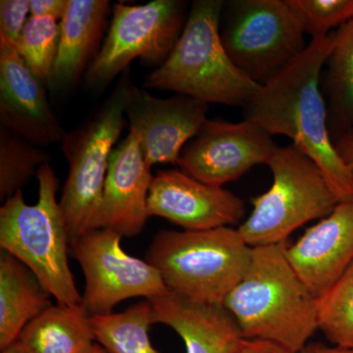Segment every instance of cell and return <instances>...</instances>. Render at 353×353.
<instances>
[{"label":"cell","mask_w":353,"mask_h":353,"mask_svg":"<svg viewBox=\"0 0 353 353\" xmlns=\"http://www.w3.org/2000/svg\"><path fill=\"white\" fill-rule=\"evenodd\" d=\"M333 48V32L314 39L243 108V117L270 136L288 137L321 169L341 201L353 199V179L336 152L320 78Z\"/></svg>","instance_id":"6da1fadb"},{"label":"cell","mask_w":353,"mask_h":353,"mask_svg":"<svg viewBox=\"0 0 353 353\" xmlns=\"http://www.w3.org/2000/svg\"><path fill=\"white\" fill-rule=\"evenodd\" d=\"M288 241L252 248L245 275L223 305L248 340L270 341L297 353L318 330L317 297L287 259Z\"/></svg>","instance_id":"7a4b0ae2"},{"label":"cell","mask_w":353,"mask_h":353,"mask_svg":"<svg viewBox=\"0 0 353 353\" xmlns=\"http://www.w3.org/2000/svg\"><path fill=\"white\" fill-rule=\"evenodd\" d=\"M223 0H194L175 48L153 70L145 88L169 90L205 103L245 108L261 85L228 55L220 34Z\"/></svg>","instance_id":"3957f363"},{"label":"cell","mask_w":353,"mask_h":353,"mask_svg":"<svg viewBox=\"0 0 353 353\" xmlns=\"http://www.w3.org/2000/svg\"><path fill=\"white\" fill-rule=\"evenodd\" d=\"M39 199L26 203L19 192L0 208V246L25 264L57 303L81 306L82 296L68 261L70 238L57 201L58 179L50 163L39 169Z\"/></svg>","instance_id":"277c9868"},{"label":"cell","mask_w":353,"mask_h":353,"mask_svg":"<svg viewBox=\"0 0 353 353\" xmlns=\"http://www.w3.org/2000/svg\"><path fill=\"white\" fill-rule=\"evenodd\" d=\"M252 248L238 229L161 231L146 252L167 289L196 303L222 304L245 275Z\"/></svg>","instance_id":"5b68a950"},{"label":"cell","mask_w":353,"mask_h":353,"mask_svg":"<svg viewBox=\"0 0 353 353\" xmlns=\"http://www.w3.org/2000/svg\"><path fill=\"white\" fill-rule=\"evenodd\" d=\"M132 83L130 69H127L108 99L62 139V152L69 172L59 203L66 221L70 245L83 234L99 230L109 161L127 126L125 109Z\"/></svg>","instance_id":"8992f818"},{"label":"cell","mask_w":353,"mask_h":353,"mask_svg":"<svg viewBox=\"0 0 353 353\" xmlns=\"http://www.w3.org/2000/svg\"><path fill=\"white\" fill-rule=\"evenodd\" d=\"M267 165L273 183L252 199V213L238 228L252 248L285 243L296 230L326 217L341 201L319 166L292 143L277 146Z\"/></svg>","instance_id":"52a82bcc"},{"label":"cell","mask_w":353,"mask_h":353,"mask_svg":"<svg viewBox=\"0 0 353 353\" xmlns=\"http://www.w3.org/2000/svg\"><path fill=\"white\" fill-rule=\"evenodd\" d=\"M221 39L234 64L265 85L305 50L304 32L285 0L225 1Z\"/></svg>","instance_id":"ba28073f"},{"label":"cell","mask_w":353,"mask_h":353,"mask_svg":"<svg viewBox=\"0 0 353 353\" xmlns=\"http://www.w3.org/2000/svg\"><path fill=\"white\" fill-rule=\"evenodd\" d=\"M187 6L182 0L116 3L106 38L85 74L87 87L101 92L138 58L157 68L161 66L182 34L189 14Z\"/></svg>","instance_id":"9c48e42d"},{"label":"cell","mask_w":353,"mask_h":353,"mask_svg":"<svg viewBox=\"0 0 353 353\" xmlns=\"http://www.w3.org/2000/svg\"><path fill=\"white\" fill-rule=\"evenodd\" d=\"M122 238L116 232L99 229L70 245L85 275L81 307L90 318L113 313L114 307L125 299H152L168 290L154 266L123 250Z\"/></svg>","instance_id":"30bf717a"},{"label":"cell","mask_w":353,"mask_h":353,"mask_svg":"<svg viewBox=\"0 0 353 353\" xmlns=\"http://www.w3.org/2000/svg\"><path fill=\"white\" fill-rule=\"evenodd\" d=\"M277 145L252 121L209 120L183 148L176 165L185 175L213 187L238 180L268 164Z\"/></svg>","instance_id":"8fae6325"},{"label":"cell","mask_w":353,"mask_h":353,"mask_svg":"<svg viewBox=\"0 0 353 353\" xmlns=\"http://www.w3.org/2000/svg\"><path fill=\"white\" fill-rule=\"evenodd\" d=\"M208 104L187 95L154 97L132 83L125 109L130 134L146 162L176 164L185 145L208 121Z\"/></svg>","instance_id":"7c38bea8"},{"label":"cell","mask_w":353,"mask_h":353,"mask_svg":"<svg viewBox=\"0 0 353 353\" xmlns=\"http://www.w3.org/2000/svg\"><path fill=\"white\" fill-rule=\"evenodd\" d=\"M150 217L157 216L185 231H201L238 224L245 202L224 188L206 185L181 170L158 171L148 197Z\"/></svg>","instance_id":"4fadbf2b"},{"label":"cell","mask_w":353,"mask_h":353,"mask_svg":"<svg viewBox=\"0 0 353 353\" xmlns=\"http://www.w3.org/2000/svg\"><path fill=\"white\" fill-rule=\"evenodd\" d=\"M46 88L17 50L0 39V125L39 148L61 143L66 134Z\"/></svg>","instance_id":"5bb4252c"},{"label":"cell","mask_w":353,"mask_h":353,"mask_svg":"<svg viewBox=\"0 0 353 353\" xmlns=\"http://www.w3.org/2000/svg\"><path fill=\"white\" fill-rule=\"evenodd\" d=\"M287 259L316 297L328 290L353 262V199L334 210L285 250Z\"/></svg>","instance_id":"9a60e30c"},{"label":"cell","mask_w":353,"mask_h":353,"mask_svg":"<svg viewBox=\"0 0 353 353\" xmlns=\"http://www.w3.org/2000/svg\"><path fill=\"white\" fill-rule=\"evenodd\" d=\"M153 176L132 134L114 148L102 196L99 229L122 236H138L150 215L148 197Z\"/></svg>","instance_id":"2e32d148"},{"label":"cell","mask_w":353,"mask_h":353,"mask_svg":"<svg viewBox=\"0 0 353 353\" xmlns=\"http://www.w3.org/2000/svg\"><path fill=\"white\" fill-rule=\"evenodd\" d=\"M110 12L108 0H69L59 22V48L48 85L54 97H66L87 74L103 43Z\"/></svg>","instance_id":"e0dca14e"},{"label":"cell","mask_w":353,"mask_h":353,"mask_svg":"<svg viewBox=\"0 0 353 353\" xmlns=\"http://www.w3.org/2000/svg\"><path fill=\"white\" fill-rule=\"evenodd\" d=\"M148 301L154 324L173 329L182 338L187 353H234L245 339L222 304L196 303L170 290Z\"/></svg>","instance_id":"ac0fdd59"},{"label":"cell","mask_w":353,"mask_h":353,"mask_svg":"<svg viewBox=\"0 0 353 353\" xmlns=\"http://www.w3.org/2000/svg\"><path fill=\"white\" fill-rule=\"evenodd\" d=\"M50 294L19 259L0 253V350L18 340L25 327L52 305Z\"/></svg>","instance_id":"d6986e66"},{"label":"cell","mask_w":353,"mask_h":353,"mask_svg":"<svg viewBox=\"0 0 353 353\" xmlns=\"http://www.w3.org/2000/svg\"><path fill=\"white\" fill-rule=\"evenodd\" d=\"M17 341L27 353H82L95 336L81 306L57 303L32 320Z\"/></svg>","instance_id":"ffe728a7"},{"label":"cell","mask_w":353,"mask_h":353,"mask_svg":"<svg viewBox=\"0 0 353 353\" xmlns=\"http://www.w3.org/2000/svg\"><path fill=\"white\" fill-rule=\"evenodd\" d=\"M324 88L328 95L330 132L341 136L353 128V19L333 32Z\"/></svg>","instance_id":"44dd1931"},{"label":"cell","mask_w":353,"mask_h":353,"mask_svg":"<svg viewBox=\"0 0 353 353\" xmlns=\"http://www.w3.org/2000/svg\"><path fill=\"white\" fill-rule=\"evenodd\" d=\"M95 341L109 353H159L153 347L150 328L154 324L148 299L120 313L90 317Z\"/></svg>","instance_id":"7402d4cb"},{"label":"cell","mask_w":353,"mask_h":353,"mask_svg":"<svg viewBox=\"0 0 353 353\" xmlns=\"http://www.w3.org/2000/svg\"><path fill=\"white\" fill-rule=\"evenodd\" d=\"M50 163L43 148L30 143L15 132L0 127V199L2 202L17 192L38 175L39 169Z\"/></svg>","instance_id":"603a6c76"},{"label":"cell","mask_w":353,"mask_h":353,"mask_svg":"<svg viewBox=\"0 0 353 353\" xmlns=\"http://www.w3.org/2000/svg\"><path fill=\"white\" fill-rule=\"evenodd\" d=\"M318 329L334 345L353 347V262L317 297Z\"/></svg>","instance_id":"cb8c5ba5"},{"label":"cell","mask_w":353,"mask_h":353,"mask_svg":"<svg viewBox=\"0 0 353 353\" xmlns=\"http://www.w3.org/2000/svg\"><path fill=\"white\" fill-rule=\"evenodd\" d=\"M59 21L30 16L15 46L26 64L48 87L59 48Z\"/></svg>","instance_id":"d4e9b609"},{"label":"cell","mask_w":353,"mask_h":353,"mask_svg":"<svg viewBox=\"0 0 353 353\" xmlns=\"http://www.w3.org/2000/svg\"><path fill=\"white\" fill-rule=\"evenodd\" d=\"M304 34L312 39L328 36L353 19V0H285Z\"/></svg>","instance_id":"484cf974"},{"label":"cell","mask_w":353,"mask_h":353,"mask_svg":"<svg viewBox=\"0 0 353 353\" xmlns=\"http://www.w3.org/2000/svg\"><path fill=\"white\" fill-rule=\"evenodd\" d=\"M31 15V0L0 1V39L15 48Z\"/></svg>","instance_id":"4316f807"},{"label":"cell","mask_w":353,"mask_h":353,"mask_svg":"<svg viewBox=\"0 0 353 353\" xmlns=\"http://www.w3.org/2000/svg\"><path fill=\"white\" fill-rule=\"evenodd\" d=\"M69 0H31V16L36 18H52L59 21L63 17Z\"/></svg>","instance_id":"83f0119b"},{"label":"cell","mask_w":353,"mask_h":353,"mask_svg":"<svg viewBox=\"0 0 353 353\" xmlns=\"http://www.w3.org/2000/svg\"><path fill=\"white\" fill-rule=\"evenodd\" d=\"M234 353H294L290 350L270 343V341L261 340H248L243 339V341Z\"/></svg>","instance_id":"f1b7e54d"},{"label":"cell","mask_w":353,"mask_h":353,"mask_svg":"<svg viewBox=\"0 0 353 353\" xmlns=\"http://www.w3.org/2000/svg\"><path fill=\"white\" fill-rule=\"evenodd\" d=\"M334 146L353 179V128L343 132Z\"/></svg>","instance_id":"f546056e"},{"label":"cell","mask_w":353,"mask_h":353,"mask_svg":"<svg viewBox=\"0 0 353 353\" xmlns=\"http://www.w3.org/2000/svg\"><path fill=\"white\" fill-rule=\"evenodd\" d=\"M297 353H353V347H340V345H325L323 343H309Z\"/></svg>","instance_id":"4dcf8cb0"},{"label":"cell","mask_w":353,"mask_h":353,"mask_svg":"<svg viewBox=\"0 0 353 353\" xmlns=\"http://www.w3.org/2000/svg\"><path fill=\"white\" fill-rule=\"evenodd\" d=\"M1 353H27L25 352L24 348L21 347L17 341L9 345L8 347H4L1 350Z\"/></svg>","instance_id":"1f68e13d"},{"label":"cell","mask_w":353,"mask_h":353,"mask_svg":"<svg viewBox=\"0 0 353 353\" xmlns=\"http://www.w3.org/2000/svg\"><path fill=\"white\" fill-rule=\"evenodd\" d=\"M82 353H109L108 350H105L101 345H99V343H92V345H88L87 348Z\"/></svg>","instance_id":"d6a6232c"}]
</instances>
